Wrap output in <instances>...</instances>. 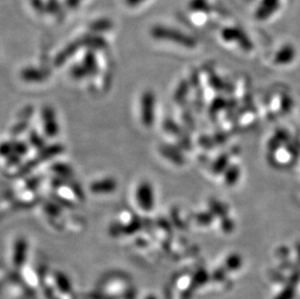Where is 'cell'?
<instances>
[{"label": "cell", "mask_w": 300, "mask_h": 299, "mask_svg": "<svg viewBox=\"0 0 300 299\" xmlns=\"http://www.w3.org/2000/svg\"><path fill=\"white\" fill-rule=\"evenodd\" d=\"M80 2H81V0H65L66 6L70 9L76 8L80 4Z\"/></svg>", "instance_id": "12"}, {"label": "cell", "mask_w": 300, "mask_h": 299, "mask_svg": "<svg viewBox=\"0 0 300 299\" xmlns=\"http://www.w3.org/2000/svg\"><path fill=\"white\" fill-rule=\"evenodd\" d=\"M81 40L82 45L86 46L88 48H92V49H101L104 48L106 46V42L105 40L103 39L99 35L96 34H91V35H87L85 37H83Z\"/></svg>", "instance_id": "6"}, {"label": "cell", "mask_w": 300, "mask_h": 299, "mask_svg": "<svg viewBox=\"0 0 300 299\" xmlns=\"http://www.w3.org/2000/svg\"><path fill=\"white\" fill-rule=\"evenodd\" d=\"M117 188V183L112 179H105L99 182L93 183L90 186V191L95 194H107L115 191Z\"/></svg>", "instance_id": "5"}, {"label": "cell", "mask_w": 300, "mask_h": 299, "mask_svg": "<svg viewBox=\"0 0 300 299\" xmlns=\"http://www.w3.org/2000/svg\"><path fill=\"white\" fill-rule=\"evenodd\" d=\"M154 102H155V98L152 92H145L142 98V105H141V109H142V113H141V117H142V122L145 126H151L154 119Z\"/></svg>", "instance_id": "2"}, {"label": "cell", "mask_w": 300, "mask_h": 299, "mask_svg": "<svg viewBox=\"0 0 300 299\" xmlns=\"http://www.w3.org/2000/svg\"><path fill=\"white\" fill-rule=\"evenodd\" d=\"M61 11V6L58 0H48L46 3V12L50 14H57Z\"/></svg>", "instance_id": "10"}, {"label": "cell", "mask_w": 300, "mask_h": 299, "mask_svg": "<svg viewBox=\"0 0 300 299\" xmlns=\"http://www.w3.org/2000/svg\"><path fill=\"white\" fill-rule=\"evenodd\" d=\"M43 119V127L44 130L48 136L55 137L59 132V126L57 122V117L55 112L51 108H45L42 114Z\"/></svg>", "instance_id": "3"}, {"label": "cell", "mask_w": 300, "mask_h": 299, "mask_svg": "<svg viewBox=\"0 0 300 299\" xmlns=\"http://www.w3.org/2000/svg\"><path fill=\"white\" fill-rule=\"evenodd\" d=\"M144 0H125L126 4L129 6H136L138 4L142 3Z\"/></svg>", "instance_id": "13"}, {"label": "cell", "mask_w": 300, "mask_h": 299, "mask_svg": "<svg viewBox=\"0 0 300 299\" xmlns=\"http://www.w3.org/2000/svg\"><path fill=\"white\" fill-rule=\"evenodd\" d=\"M31 4L39 13L46 12V3L43 0H31Z\"/></svg>", "instance_id": "11"}, {"label": "cell", "mask_w": 300, "mask_h": 299, "mask_svg": "<svg viewBox=\"0 0 300 299\" xmlns=\"http://www.w3.org/2000/svg\"><path fill=\"white\" fill-rule=\"evenodd\" d=\"M22 77L25 79V81L29 82H39L43 81L44 79L47 77V74L43 70H38L35 68H27L24 70L22 73Z\"/></svg>", "instance_id": "7"}, {"label": "cell", "mask_w": 300, "mask_h": 299, "mask_svg": "<svg viewBox=\"0 0 300 299\" xmlns=\"http://www.w3.org/2000/svg\"><path fill=\"white\" fill-rule=\"evenodd\" d=\"M82 65L85 67L88 74H91V73L95 72L96 69H97V64H96V59H95L94 54L91 52H87Z\"/></svg>", "instance_id": "9"}, {"label": "cell", "mask_w": 300, "mask_h": 299, "mask_svg": "<svg viewBox=\"0 0 300 299\" xmlns=\"http://www.w3.org/2000/svg\"><path fill=\"white\" fill-rule=\"evenodd\" d=\"M136 199L138 205L146 211H149L154 206V194L150 184L143 183L137 188Z\"/></svg>", "instance_id": "1"}, {"label": "cell", "mask_w": 300, "mask_h": 299, "mask_svg": "<svg viewBox=\"0 0 300 299\" xmlns=\"http://www.w3.org/2000/svg\"><path fill=\"white\" fill-rule=\"evenodd\" d=\"M81 46H83L81 40H78V41H75V42L69 44V45L63 50V52H61L58 54V56H57V58H56V61H55L56 65H57V66H60V65L64 64L69 57H71V56H72V55L79 50V48H80Z\"/></svg>", "instance_id": "4"}, {"label": "cell", "mask_w": 300, "mask_h": 299, "mask_svg": "<svg viewBox=\"0 0 300 299\" xmlns=\"http://www.w3.org/2000/svg\"><path fill=\"white\" fill-rule=\"evenodd\" d=\"M112 22L107 19H100L89 26V29L93 32H102L109 30L112 27Z\"/></svg>", "instance_id": "8"}]
</instances>
